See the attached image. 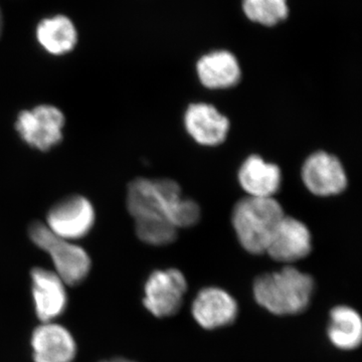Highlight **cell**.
Masks as SVG:
<instances>
[{
    "label": "cell",
    "mask_w": 362,
    "mask_h": 362,
    "mask_svg": "<svg viewBox=\"0 0 362 362\" xmlns=\"http://www.w3.org/2000/svg\"><path fill=\"white\" fill-rule=\"evenodd\" d=\"M247 18L263 25H275L288 16L287 0H244Z\"/></svg>",
    "instance_id": "17"
},
{
    "label": "cell",
    "mask_w": 362,
    "mask_h": 362,
    "mask_svg": "<svg viewBox=\"0 0 362 362\" xmlns=\"http://www.w3.org/2000/svg\"><path fill=\"white\" fill-rule=\"evenodd\" d=\"M40 45L49 54L62 56L73 51L78 42V33L70 18L57 16L40 21L37 28Z\"/></svg>",
    "instance_id": "15"
},
{
    "label": "cell",
    "mask_w": 362,
    "mask_h": 362,
    "mask_svg": "<svg viewBox=\"0 0 362 362\" xmlns=\"http://www.w3.org/2000/svg\"><path fill=\"white\" fill-rule=\"evenodd\" d=\"M65 116L52 105H40L18 114L16 128L21 139L33 148L49 151L63 139Z\"/></svg>",
    "instance_id": "4"
},
{
    "label": "cell",
    "mask_w": 362,
    "mask_h": 362,
    "mask_svg": "<svg viewBox=\"0 0 362 362\" xmlns=\"http://www.w3.org/2000/svg\"><path fill=\"white\" fill-rule=\"evenodd\" d=\"M192 310L195 321L211 330L233 323L238 315V304L225 290L209 287L199 291Z\"/></svg>",
    "instance_id": "9"
},
{
    "label": "cell",
    "mask_w": 362,
    "mask_h": 362,
    "mask_svg": "<svg viewBox=\"0 0 362 362\" xmlns=\"http://www.w3.org/2000/svg\"><path fill=\"white\" fill-rule=\"evenodd\" d=\"M284 216L282 206L273 197L240 199L233 211V226L240 244L251 254H264Z\"/></svg>",
    "instance_id": "2"
},
{
    "label": "cell",
    "mask_w": 362,
    "mask_h": 362,
    "mask_svg": "<svg viewBox=\"0 0 362 362\" xmlns=\"http://www.w3.org/2000/svg\"><path fill=\"white\" fill-rule=\"evenodd\" d=\"M96 220L94 206L82 195H71L49 209L47 226L66 240H78L90 233Z\"/></svg>",
    "instance_id": "5"
},
{
    "label": "cell",
    "mask_w": 362,
    "mask_h": 362,
    "mask_svg": "<svg viewBox=\"0 0 362 362\" xmlns=\"http://www.w3.org/2000/svg\"><path fill=\"white\" fill-rule=\"evenodd\" d=\"M2 30V14L1 11H0V33H1Z\"/></svg>",
    "instance_id": "19"
},
{
    "label": "cell",
    "mask_w": 362,
    "mask_h": 362,
    "mask_svg": "<svg viewBox=\"0 0 362 362\" xmlns=\"http://www.w3.org/2000/svg\"><path fill=\"white\" fill-rule=\"evenodd\" d=\"M33 295L35 312L42 322H52L65 311L68 296L65 283L58 274L35 268L32 271Z\"/></svg>",
    "instance_id": "10"
},
{
    "label": "cell",
    "mask_w": 362,
    "mask_h": 362,
    "mask_svg": "<svg viewBox=\"0 0 362 362\" xmlns=\"http://www.w3.org/2000/svg\"><path fill=\"white\" fill-rule=\"evenodd\" d=\"M238 176L240 187L252 197H273L282 181L280 168L258 156L247 158Z\"/></svg>",
    "instance_id": "13"
},
{
    "label": "cell",
    "mask_w": 362,
    "mask_h": 362,
    "mask_svg": "<svg viewBox=\"0 0 362 362\" xmlns=\"http://www.w3.org/2000/svg\"><path fill=\"white\" fill-rule=\"evenodd\" d=\"M32 345L35 362H73L77 352L68 329L52 322L42 324L35 330Z\"/></svg>",
    "instance_id": "12"
},
{
    "label": "cell",
    "mask_w": 362,
    "mask_h": 362,
    "mask_svg": "<svg viewBox=\"0 0 362 362\" xmlns=\"http://www.w3.org/2000/svg\"><path fill=\"white\" fill-rule=\"evenodd\" d=\"M314 291V280L293 267L259 276L254 284L259 305L276 315H296L306 310Z\"/></svg>",
    "instance_id": "1"
},
{
    "label": "cell",
    "mask_w": 362,
    "mask_h": 362,
    "mask_svg": "<svg viewBox=\"0 0 362 362\" xmlns=\"http://www.w3.org/2000/svg\"><path fill=\"white\" fill-rule=\"evenodd\" d=\"M305 187L317 197H332L344 192L347 176L341 162L327 152L311 154L302 166Z\"/></svg>",
    "instance_id": "7"
},
{
    "label": "cell",
    "mask_w": 362,
    "mask_h": 362,
    "mask_svg": "<svg viewBox=\"0 0 362 362\" xmlns=\"http://www.w3.org/2000/svg\"><path fill=\"white\" fill-rule=\"evenodd\" d=\"M197 75L204 87L209 89H226L237 85L240 80V68L237 59L230 52H214L199 59Z\"/></svg>",
    "instance_id": "14"
},
{
    "label": "cell",
    "mask_w": 362,
    "mask_h": 362,
    "mask_svg": "<svg viewBox=\"0 0 362 362\" xmlns=\"http://www.w3.org/2000/svg\"><path fill=\"white\" fill-rule=\"evenodd\" d=\"M102 362H134V361H128V359H124V358H116V359H111V361H102Z\"/></svg>",
    "instance_id": "18"
},
{
    "label": "cell",
    "mask_w": 362,
    "mask_h": 362,
    "mask_svg": "<svg viewBox=\"0 0 362 362\" xmlns=\"http://www.w3.org/2000/svg\"><path fill=\"white\" fill-rule=\"evenodd\" d=\"M328 337L337 349L354 350L362 341L361 317L349 306H337L330 312Z\"/></svg>",
    "instance_id": "16"
},
{
    "label": "cell",
    "mask_w": 362,
    "mask_h": 362,
    "mask_svg": "<svg viewBox=\"0 0 362 362\" xmlns=\"http://www.w3.org/2000/svg\"><path fill=\"white\" fill-rule=\"evenodd\" d=\"M30 239L52 258L56 273L66 285L81 284L89 275L90 259L83 247L62 239L42 223L30 226Z\"/></svg>",
    "instance_id": "3"
},
{
    "label": "cell",
    "mask_w": 362,
    "mask_h": 362,
    "mask_svg": "<svg viewBox=\"0 0 362 362\" xmlns=\"http://www.w3.org/2000/svg\"><path fill=\"white\" fill-rule=\"evenodd\" d=\"M311 250V233L307 226L284 216L274 230L265 252L281 263H294L306 258Z\"/></svg>",
    "instance_id": "8"
},
{
    "label": "cell",
    "mask_w": 362,
    "mask_h": 362,
    "mask_svg": "<svg viewBox=\"0 0 362 362\" xmlns=\"http://www.w3.org/2000/svg\"><path fill=\"white\" fill-rule=\"evenodd\" d=\"M188 134L204 146H216L225 141L230 121L213 105L192 104L185 115Z\"/></svg>",
    "instance_id": "11"
},
{
    "label": "cell",
    "mask_w": 362,
    "mask_h": 362,
    "mask_svg": "<svg viewBox=\"0 0 362 362\" xmlns=\"http://www.w3.org/2000/svg\"><path fill=\"white\" fill-rule=\"evenodd\" d=\"M187 290L183 274L176 269L153 272L145 284L144 306L159 318L175 315Z\"/></svg>",
    "instance_id": "6"
}]
</instances>
